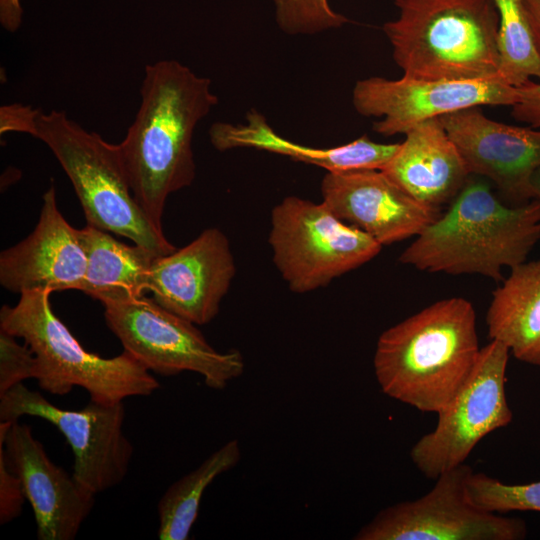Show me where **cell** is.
Instances as JSON below:
<instances>
[{
	"mask_svg": "<svg viewBox=\"0 0 540 540\" xmlns=\"http://www.w3.org/2000/svg\"><path fill=\"white\" fill-rule=\"evenodd\" d=\"M240 459L241 448L238 440H230L208 456L196 469L172 483L158 502V538L188 539L198 518L205 490L219 475L234 468Z\"/></svg>",
	"mask_w": 540,
	"mask_h": 540,
	"instance_id": "22",
	"label": "cell"
},
{
	"mask_svg": "<svg viewBox=\"0 0 540 540\" xmlns=\"http://www.w3.org/2000/svg\"><path fill=\"white\" fill-rule=\"evenodd\" d=\"M50 294L24 292L16 305L0 310V328L22 338L33 351L34 379L42 390L65 395L79 386L91 400L116 403L159 388V381L127 351L104 358L85 350L53 312Z\"/></svg>",
	"mask_w": 540,
	"mask_h": 540,
	"instance_id": "6",
	"label": "cell"
},
{
	"mask_svg": "<svg viewBox=\"0 0 540 540\" xmlns=\"http://www.w3.org/2000/svg\"><path fill=\"white\" fill-rule=\"evenodd\" d=\"M532 200H535L540 209V169L536 171L532 179Z\"/></svg>",
	"mask_w": 540,
	"mask_h": 540,
	"instance_id": "31",
	"label": "cell"
},
{
	"mask_svg": "<svg viewBox=\"0 0 540 540\" xmlns=\"http://www.w3.org/2000/svg\"><path fill=\"white\" fill-rule=\"evenodd\" d=\"M509 355L497 340L482 347L466 382L437 413L435 428L413 445L410 458L425 477L435 480L465 463L486 435L511 423L505 389Z\"/></svg>",
	"mask_w": 540,
	"mask_h": 540,
	"instance_id": "9",
	"label": "cell"
},
{
	"mask_svg": "<svg viewBox=\"0 0 540 540\" xmlns=\"http://www.w3.org/2000/svg\"><path fill=\"white\" fill-rule=\"evenodd\" d=\"M467 493L476 506L489 512H540V481L506 484L484 473L472 472L467 480Z\"/></svg>",
	"mask_w": 540,
	"mask_h": 540,
	"instance_id": "24",
	"label": "cell"
},
{
	"mask_svg": "<svg viewBox=\"0 0 540 540\" xmlns=\"http://www.w3.org/2000/svg\"><path fill=\"white\" fill-rule=\"evenodd\" d=\"M540 240L535 200L507 205L483 180H468L451 206L401 253L399 262L420 271L479 274L501 281L502 269L525 261Z\"/></svg>",
	"mask_w": 540,
	"mask_h": 540,
	"instance_id": "4",
	"label": "cell"
},
{
	"mask_svg": "<svg viewBox=\"0 0 540 540\" xmlns=\"http://www.w3.org/2000/svg\"><path fill=\"white\" fill-rule=\"evenodd\" d=\"M471 174L491 180L511 205L532 200L540 129L494 121L479 106L439 117Z\"/></svg>",
	"mask_w": 540,
	"mask_h": 540,
	"instance_id": "13",
	"label": "cell"
},
{
	"mask_svg": "<svg viewBox=\"0 0 540 540\" xmlns=\"http://www.w3.org/2000/svg\"><path fill=\"white\" fill-rule=\"evenodd\" d=\"M87 258L79 229L58 209L52 184L43 195L38 223L22 241L0 254L1 286L13 293L80 290Z\"/></svg>",
	"mask_w": 540,
	"mask_h": 540,
	"instance_id": "17",
	"label": "cell"
},
{
	"mask_svg": "<svg viewBox=\"0 0 540 540\" xmlns=\"http://www.w3.org/2000/svg\"><path fill=\"white\" fill-rule=\"evenodd\" d=\"M0 452L22 482L38 540H73L90 514L95 495L47 455L31 427L0 422Z\"/></svg>",
	"mask_w": 540,
	"mask_h": 540,
	"instance_id": "14",
	"label": "cell"
},
{
	"mask_svg": "<svg viewBox=\"0 0 540 540\" xmlns=\"http://www.w3.org/2000/svg\"><path fill=\"white\" fill-rule=\"evenodd\" d=\"M275 20L289 35H313L340 28L349 22L335 12L328 0H272Z\"/></svg>",
	"mask_w": 540,
	"mask_h": 540,
	"instance_id": "25",
	"label": "cell"
},
{
	"mask_svg": "<svg viewBox=\"0 0 540 540\" xmlns=\"http://www.w3.org/2000/svg\"><path fill=\"white\" fill-rule=\"evenodd\" d=\"M22 13L20 0H0V21L6 30L14 32L19 28Z\"/></svg>",
	"mask_w": 540,
	"mask_h": 540,
	"instance_id": "29",
	"label": "cell"
},
{
	"mask_svg": "<svg viewBox=\"0 0 540 540\" xmlns=\"http://www.w3.org/2000/svg\"><path fill=\"white\" fill-rule=\"evenodd\" d=\"M0 328V395L35 375L36 358L31 348Z\"/></svg>",
	"mask_w": 540,
	"mask_h": 540,
	"instance_id": "26",
	"label": "cell"
},
{
	"mask_svg": "<svg viewBox=\"0 0 540 540\" xmlns=\"http://www.w3.org/2000/svg\"><path fill=\"white\" fill-rule=\"evenodd\" d=\"M321 194L338 218L382 246L416 237L441 215L440 208L419 202L379 169L327 172Z\"/></svg>",
	"mask_w": 540,
	"mask_h": 540,
	"instance_id": "16",
	"label": "cell"
},
{
	"mask_svg": "<svg viewBox=\"0 0 540 540\" xmlns=\"http://www.w3.org/2000/svg\"><path fill=\"white\" fill-rule=\"evenodd\" d=\"M235 273L229 239L220 229L208 228L186 246L154 259L147 291L165 309L204 325L219 313Z\"/></svg>",
	"mask_w": 540,
	"mask_h": 540,
	"instance_id": "15",
	"label": "cell"
},
{
	"mask_svg": "<svg viewBox=\"0 0 540 540\" xmlns=\"http://www.w3.org/2000/svg\"><path fill=\"white\" fill-rule=\"evenodd\" d=\"M381 170L413 198L434 208L452 201L470 176L439 118L410 129Z\"/></svg>",
	"mask_w": 540,
	"mask_h": 540,
	"instance_id": "18",
	"label": "cell"
},
{
	"mask_svg": "<svg viewBox=\"0 0 540 540\" xmlns=\"http://www.w3.org/2000/svg\"><path fill=\"white\" fill-rule=\"evenodd\" d=\"M383 25L403 75L472 80L498 75L499 13L494 0H395Z\"/></svg>",
	"mask_w": 540,
	"mask_h": 540,
	"instance_id": "5",
	"label": "cell"
},
{
	"mask_svg": "<svg viewBox=\"0 0 540 540\" xmlns=\"http://www.w3.org/2000/svg\"><path fill=\"white\" fill-rule=\"evenodd\" d=\"M522 3L540 55V0H522Z\"/></svg>",
	"mask_w": 540,
	"mask_h": 540,
	"instance_id": "30",
	"label": "cell"
},
{
	"mask_svg": "<svg viewBox=\"0 0 540 540\" xmlns=\"http://www.w3.org/2000/svg\"><path fill=\"white\" fill-rule=\"evenodd\" d=\"M87 266L80 291L102 304L143 295L156 257L140 245H127L108 231L87 224L79 229Z\"/></svg>",
	"mask_w": 540,
	"mask_h": 540,
	"instance_id": "21",
	"label": "cell"
},
{
	"mask_svg": "<svg viewBox=\"0 0 540 540\" xmlns=\"http://www.w3.org/2000/svg\"><path fill=\"white\" fill-rule=\"evenodd\" d=\"M140 92V107L118 148L137 203L163 232L168 196L196 175L195 128L219 100L208 78L176 60L147 65Z\"/></svg>",
	"mask_w": 540,
	"mask_h": 540,
	"instance_id": "1",
	"label": "cell"
},
{
	"mask_svg": "<svg viewBox=\"0 0 540 540\" xmlns=\"http://www.w3.org/2000/svg\"><path fill=\"white\" fill-rule=\"evenodd\" d=\"M26 495L19 477L10 470L0 452V524H7L22 513Z\"/></svg>",
	"mask_w": 540,
	"mask_h": 540,
	"instance_id": "27",
	"label": "cell"
},
{
	"mask_svg": "<svg viewBox=\"0 0 540 540\" xmlns=\"http://www.w3.org/2000/svg\"><path fill=\"white\" fill-rule=\"evenodd\" d=\"M471 302H434L381 333L373 358L387 396L438 413L466 382L480 352Z\"/></svg>",
	"mask_w": 540,
	"mask_h": 540,
	"instance_id": "2",
	"label": "cell"
},
{
	"mask_svg": "<svg viewBox=\"0 0 540 540\" xmlns=\"http://www.w3.org/2000/svg\"><path fill=\"white\" fill-rule=\"evenodd\" d=\"M273 263L298 294L326 287L376 257L382 245L338 218L322 201L287 196L271 211Z\"/></svg>",
	"mask_w": 540,
	"mask_h": 540,
	"instance_id": "7",
	"label": "cell"
},
{
	"mask_svg": "<svg viewBox=\"0 0 540 540\" xmlns=\"http://www.w3.org/2000/svg\"><path fill=\"white\" fill-rule=\"evenodd\" d=\"M518 98V88L499 75L472 80L372 76L357 81L352 92L355 110L365 117L381 118L372 128L387 137L406 134L423 121L470 107H512Z\"/></svg>",
	"mask_w": 540,
	"mask_h": 540,
	"instance_id": "12",
	"label": "cell"
},
{
	"mask_svg": "<svg viewBox=\"0 0 540 540\" xmlns=\"http://www.w3.org/2000/svg\"><path fill=\"white\" fill-rule=\"evenodd\" d=\"M22 416L42 418L64 435L74 455L72 474L94 495L126 477L134 448L123 431V401L90 399L80 410H66L20 383L0 395V421H18Z\"/></svg>",
	"mask_w": 540,
	"mask_h": 540,
	"instance_id": "11",
	"label": "cell"
},
{
	"mask_svg": "<svg viewBox=\"0 0 540 540\" xmlns=\"http://www.w3.org/2000/svg\"><path fill=\"white\" fill-rule=\"evenodd\" d=\"M518 101L511 107L513 118L527 126L540 129V80L518 88Z\"/></svg>",
	"mask_w": 540,
	"mask_h": 540,
	"instance_id": "28",
	"label": "cell"
},
{
	"mask_svg": "<svg viewBox=\"0 0 540 540\" xmlns=\"http://www.w3.org/2000/svg\"><path fill=\"white\" fill-rule=\"evenodd\" d=\"M103 306L108 328L124 350L150 372L166 377L194 372L216 390L224 389L244 372L240 351H217L196 324L165 309L152 297L143 294Z\"/></svg>",
	"mask_w": 540,
	"mask_h": 540,
	"instance_id": "8",
	"label": "cell"
},
{
	"mask_svg": "<svg viewBox=\"0 0 540 540\" xmlns=\"http://www.w3.org/2000/svg\"><path fill=\"white\" fill-rule=\"evenodd\" d=\"M28 133L54 154L80 201L87 224L126 237L157 256L176 250L137 203L118 144L83 128L64 111L1 108V132Z\"/></svg>",
	"mask_w": 540,
	"mask_h": 540,
	"instance_id": "3",
	"label": "cell"
},
{
	"mask_svg": "<svg viewBox=\"0 0 540 540\" xmlns=\"http://www.w3.org/2000/svg\"><path fill=\"white\" fill-rule=\"evenodd\" d=\"M465 463L440 474L432 489L379 511L355 540H521L526 523L476 506L467 493Z\"/></svg>",
	"mask_w": 540,
	"mask_h": 540,
	"instance_id": "10",
	"label": "cell"
},
{
	"mask_svg": "<svg viewBox=\"0 0 540 540\" xmlns=\"http://www.w3.org/2000/svg\"><path fill=\"white\" fill-rule=\"evenodd\" d=\"M209 135L212 145L219 151L253 148L288 156L295 161L321 167L327 172L381 170L399 147V143L374 142L367 135L336 147L305 146L280 136L255 109L248 111L244 123L213 124Z\"/></svg>",
	"mask_w": 540,
	"mask_h": 540,
	"instance_id": "19",
	"label": "cell"
},
{
	"mask_svg": "<svg viewBox=\"0 0 540 540\" xmlns=\"http://www.w3.org/2000/svg\"><path fill=\"white\" fill-rule=\"evenodd\" d=\"M499 13L498 75L509 85L519 88L540 80V55L522 0H494Z\"/></svg>",
	"mask_w": 540,
	"mask_h": 540,
	"instance_id": "23",
	"label": "cell"
},
{
	"mask_svg": "<svg viewBox=\"0 0 540 540\" xmlns=\"http://www.w3.org/2000/svg\"><path fill=\"white\" fill-rule=\"evenodd\" d=\"M486 325L517 360L540 366V259L511 268L492 293Z\"/></svg>",
	"mask_w": 540,
	"mask_h": 540,
	"instance_id": "20",
	"label": "cell"
}]
</instances>
